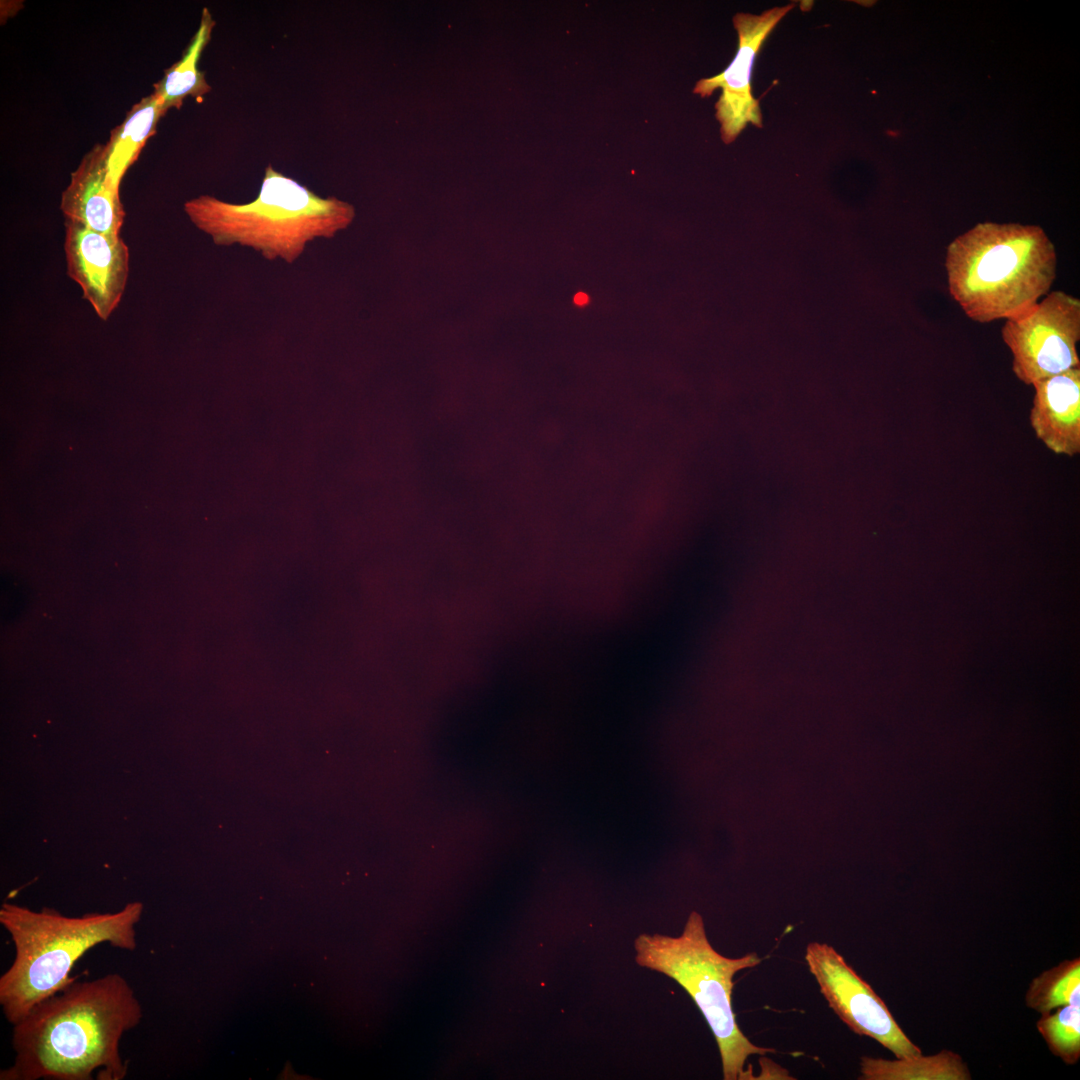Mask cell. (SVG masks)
Masks as SVG:
<instances>
[{
    "label": "cell",
    "mask_w": 1080,
    "mask_h": 1080,
    "mask_svg": "<svg viewBox=\"0 0 1080 1080\" xmlns=\"http://www.w3.org/2000/svg\"><path fill=\"white\" fill-rule=\"evenodd\" d=\"M1025 1003L1041 1015L1065 1005L1080 1006V958L1066 959L1035 977Z\"/></svg>",
    "instance_id": "obj_15"
},
{
    "label": "cell",
    "mask_w": 1080,
    "mask_h": 1080,
    "mask_svg": "<svg viewBox=\"0 0 1080 1080\" xmlns=\"http://www.w3.org/2000/svg\"><path fill=\"white\" fill-rule=\"evenodd\" d=\"M143 914L140 902L128 903L114 913H88L69 917L43 908L4 903L0 924L10 935L15 957L0 977V1005L14 1025L41 1001L74 982L72 968L95 946L107 943L133 951L136 927Z\"/></svg>",
    "instance_id": "obj_2"
},
{
    "label": "cell",
    "mask_w": 1080,
    "mask_h": 1080,
    "mask_svg": "<svg viewBox=\"0 0 1080 1080\" xmlns=\"http://www.w3.org/2000/svg\"><path fill=\"white\" fill-rule=\"evenodd\" d=\"M795 4L774 7L760 15L737 13L733 18L738 33V48L729 66L720 74L700 79L693 93L709 97L716 89L721 94L715 104L724 143H732L748 123L762 127L759 102L752 95L751 73L755 58L767 36Z\"/></svg>",
    "instance_id": "obj_8"
},
{
    "label": "cell",
    "mask_w": 1080,
    "mask_h": 1080,
    "mask_svg": "<svg viewBox=\"0 0 1080 1080\" xmlns=\"http://www.w3.org/2000/svg\"><path fill=\"white\" fill-rule=\"evenodd\" d=\"M635 961L675 980L694 1000L719 1048L723 1079H750L745 1063L751 1055L774 1049L752 1043L741 1031L732 1008L734 975L761 963L756 953L729 958L710 944L702 916L692 911L677 937L640 934L634 941Z\"/></svg>",
    "instance_id": "obj_5"
},
{
    "label": "cell",
    "mask_w": 1080,
    "mask_h": 1080,
    "mask_svg": "<svg viewBox=\"0 0 1080 1080\" xmlns=\"http://www.w3.org/2000/svg\"><path fill=\"white\" fill-rule=\"evenodd\" d=\"M215 20L208 8H203L200 23L180 60L164 71V76L154 84V93L162 101L164 110L180 109L187 97L201 98L212 87L205 73L198 67L200 56L209 43Z\"/></svg>",
    "instance_id": "obj_13"
},
{
    "label": "cell",
    "mask_w": 1080,
    "mask_h": 1080,
    "mask_svg": "<svg viewBox=\"0 0 1080 1080\" xmlns=\"http://www.w3.org/2000/svg\"><path fill=\"white\" fill-rule=\"evenodd\" d=\"M166 114L162 101L153 92L137 102L115 127L105 145L108 176L114 187L136 161L148 139L156 133L161 117Z\"/></svg>",
    "instance_id": "obj_12"
},
{
    "label": "cell",
    "mask_w": 1080,
    "mask_h": 1080,
    "mask_svg": "<svg viewBox=\"0 0 1080 1080\" xmlns=\"http://www.w3.org/2000/svg\"><path fill=\"white\" fill-rule=\"evenodd\" d=\"M1034 387L1030 423L1056 454L1080 453V367L1042 379Z\"/></svg>",
    "instance_id": "obj_11"
},
{
    "label": "cell",
    "mask_w": 1080,
    "mask_h": 1080,
    "mask_svg": "<svg viewBox=\"0 0 1080 1080\" xmlns=\"http://www.w3.org/2000/svg\"><path fill=\"white\" fill-rule=\"evenodd\" d=\"M574 301L578 305H584L588 301V296L585 293H578L575 295Z\"/></svg>",
    "instance_id": "obj_17"
},
{
    "label": "cell",
    "mask_w": 1080,
    "mask_h": 1080,
    "mask_svg": "<svg viewBox=\"0 0 1080 1080\" xmlns=\"http://www.w3.org/2000/svg\"><path fill=\"white\" fill-rule=\"evenodd\" d=\"M1010 349L1012 370L1027 385L1080 367V300L1052 291L1001 329Z\"/></svg>",
    "instance_id": "obj_6"
},
{
    "label": "cell",
    "mask_w": 1080,
    "mask_h": 1080,
    "mask_svg": "<svg viewBox=\"0 0 1080 1080\" xmlns=\"http://www.w3.org/2000/svg\"><path fill=\"white\" fill-rule=\"evenodd\" d=\"M859 1079L864 1080H969L971 1074L962 1057L950 1050L886 1060L864 1056Z\"/></svg>",
    "instance_id": "obj_14"
},
{
    "label": "cell",
    "mask_w": 1080,
    "mask_h": 1080,
    "mask_svg": "<svg viewBox=\"0 0 1080 1080\" xmlns=\"http://www.w3.org/2000/svg\"><path fill=\"white\" fill-rule=\"evenodd\" d=\"M805 960L829 1007L850 1030L874 1039L896 1058L922 1054L897 1024L885 1002L832 946L810 942Z\"/></svg>",
    "instance_id": "obj_7"
},
{
    "label": "cell",
    "mask_w": 1080,
    "mask_h": 1080,
    "mask_svg": "<svg viewBox=\"0 0 1080 1080\" xmlns=\"http://www.w3.org/2000/svg\"><path fill=\"white\" fill-rule=\"evenodd\" d=\"M143 1018L133 988L119 973L78 981L36 1004L12 1025L11 1066L0 1080H123V1035Z\"/></svg>",
    "instance_id": "obj_1"
},
{
    "label": "cell",
    "mask_w": 1080,
    "mask_h": 1080,
    "mask_svg": "<svg viewBox=\"0 0 1080 1080\" xmlns=\"http://www.w3.org/2000/svg\"><path fill=\"white\" fill-rule=\"evenodd\" d=\"M1036 1028L1050 1052L1068 1065L1080 1058V1006L1065 1005L1042 1014Z\"/></svg>",
    "instance_id": "obj_16"
},
{
    "label": "cell",
    "mask_w": 1080,
    "mask_h": 1080,
    "mask_svg": "<svg viewBox=\"0 0 1080 1080\" xmlns=\"http://www.w3.org/2000/svg\"><path fill=\"white\" fill-rule=\"evenodd\" d=\"M190 221L219 246L239 244L267 260L293 263L306 244L332 238L352 222L354 207L334 196L323 198L295 179L265 168L256 198L248 203L225 202L201 195L184 203Z\"/></svg>",
    "instance_id": "obj_4"
},
{
    "label": "cell",
    "mask_w": 1080,
    "mask_h": 1080,
    "mask_svg": "<svg viewBox=\"0 0 1080 1080\" xmlns=\"http://www.w3.org/2000/svg\"><path fill=\"white\" fill-rule=\"evenodd\" d=\"M60 209L65 220L108 236H120L125 210L119 189L108 176L104 144L93 146L71 173L61 194Z\"/></svg>",
    "instance_id": "obj_10"
},
{
    "label": "cell",
    "mask_w": 1080,
    "mask_h": 1080,
    "mask_svg": "<svg viewBox=\"0 0 1080 1080\" xmlns=\"http://www.w3.org/2000/svg\"><path fill=\"white\" fill-rule=\"evenodd\" d=\"M1057 255L1036 225L982 222L947 246L948 290L979 323L1010 319L1028 310L1056 277Z\"/></svg>",
    "instance_id": "obj_3"
},
{
    "label": "cell",
    "mask_w": 1080,
    "mask_h": 1080,
    "mask_svg": "<svg viewBox=\"0 0 1080 1080\" xmlns=\"http://www.w3.org/2000/svg\"><path fill=\"white\" fill-rule=\"evenodd\" d=\"M66 272L96 315L107 321L122 300L129 276L123 239L65 220Z\"/></svg>",
    "instance_id": "obj_9"
}]
</instances>
